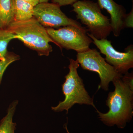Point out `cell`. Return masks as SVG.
Here are the masks:
<instances>
[{
	"instance_id": "8fae6325",
	"label": "cell",
	"mask_w": 133,
	"mask_h": 133,
	"mask_svg": "<svg viewBox=\"0 0 133 133\" xmlns=\"http://www.w3.org/2000/svg\"><path fill=\"white\" fill-rule=\"evenodd\" d=\"M14 21L13 0H0V29L8 28Z\"/></svg>"
},
{
	"instance_id": "ffe728a7",
	"label": "cell",
	"mask_w": 133,
	"mask_h": 133,
	"mask_svg": "<svg viewBox=\"0 0 133 133\" xmlns=\"http://www.w3.org/2000/svg\"><path fill=\"white\" fill-rule=\"evenodd\" d=\"M64 128L65 129V130H66V132H67V133H70V132H69V131H68V129L67 128V125H66V124H65L64 125Z\"/></svg>"
},
{
	"instance_id": "9c48e42d",
	"label": "cell",
	"mask_w": 133,
	"mask_h": 133,
	"mask_svg": "<svg viewBox=\"0 0 133 133\" xmlns=\"http://www.w3.org/2000/svg\"><path fill=\"white\" fill-rule=\"evenodd\" d=\"M97 3L101 9L106 10L110 15L112 32L115 37H118L124 28V20L127 14L125 8L113 0H98Z\"/></svg>"
},
{
	"instance_id": "7a4b0ae2",
	"label": "cell",
	"mask_w": 133,
	"mask_h": 133,
	"mask_svg": "<svg viewBox=\"0 0 133 133\" xmlns=\"http://www.w3.org/2000/svg\"><path fill=\"white\" fill-rule=\"evenodd\" d=\"M8 29L30 49L40 56H48L52 52L50 43L55 44L48 34L46 29L35 18L26 21L12 22Z\"/></svg>"
},
{
	"instance_id": "4fadbf2b",
	"label": "cell",
	"mask_w": 133,
	"mask_h": 133,
	"mask_svg": "<svg viewBox=\"0 0 133 133\" xmlns=\"http://www.w3.org/2000/svg\"><path fill=\"white\" fill-rule=\"evenodd\" d=\"M15 38L16 39V36L9 29H0V59L4 60L6 58L8 44Z\"/></svg>"
},
{
	"instance_id": "6da1fadb",
	"label": "cell",
	"mask_w": 133,
	"mask_h": 133,
	"mask_svg": "<svg viewBox=\"0 0 133 133\" xmlns=\"http://www.w3.org/2000/svg\"><path fill=\"white\" fill-rule=\"evenodd\" d=\"M115 89L109 92L106 105L109 111L102 113L96 109L100 120L109 127L116 125L124 128L127 122L131 121L133 115V90L121 78L112 81Z\"/></svg>"
},
{
	"instance_id": "9a60e30c",
	"label": "cell",
	"mask_w": 133,
	"mask_h": 133,
	"mask_svg": "<svg viewBox=\"0 0 133 133\" xmlns=\"http://www.w3.org/2000/svg\"><path fill=\"white\" fill-rule=\"evenodd\" d=\"M133 5L131 12L127 14L124 20V27L125 28H133Z\"/></svg>"
},
{
	"instance_id": "ac0fdd59",
	"label": "cell",
	"mask_w": 133,
	"mask_h": 133,
	"mask_svg": "<svg viewBox=\"0 0 133 133\" xmlns=\"http://www.w3.org/2000/svg\"><path fill=\"white\" fill-rule=\"evenodd\" d=\"M23 1L29 3H30L33 5L34 6H35L36 5H37L39 3L38 0H23Z\"/></svg>"
},
{
	"instance_id": "e0dca14e",
	"label": "cell",
	"mask_w": 133,
	"mask_h": 133,
	"mask_svg": "<svg viewBox=\"0 0 133 133\" xmlns=\"http://www.w3.org/2000/svg\"><path fill=\"white\" fill-rule=\"evenodd\" d=\"M78 0H51L52 3L59 5V6L72 5Z\"/></svg>"
},
{
	"instance_id": "30bf717a",
	"label": "cell",
	"mask_w": 133,
	"mask_h": 133,
	"mask_svg": "<svg viewBox=\"0 0 133 133\" xmlns=\"http://www.w3.org/2000/svg\"><path fill=\"white\" fill-rule=\"evenodd\" d=\"M14 19L15 21H23L33 17L34 6L23 0H13Z\"/></svg>"
},
{
	"instance_id": "ba28073f",
	"label": "cell",
	"mask_w": 133,
	"mask_h": 133,
	"mask_svg": "<svg viewBox=\"0 0 133 133\" xmlns=\"http://www.w3.org/2000/svg\"><path fill=\"white\" fill-rule=\"evenodd\" d=\"M87 35L92 40V42L100 51L105 55V60L114 67L119 74L123 75L128 72L129 69L133 67V45H129L124 52L116 50L113 47L111 41L107 38L97 39L92 35L87 32Z\"/></svg>"
},
{
	"instance_id": "5bb4252c",
	"label": "cell",
	"mask_w": 133,
	"mask_h": 133,
	"mask_svg": "<svg viewBox=\"0 0 133 133\" xmlns=\"http://www.w3.org/2000/svg\"><path fill=\"white\" fill-rule=\"evenodd\" d=\"M19 59V56L14 53L8 52L6 58L4 60L0 59V85L5 71L9 65L13 62Z\"/></svg>"
},
{
	"instance_id": "3957f363",
	"label": "cell",
	"mask_w": 133,
	"mask_h": 133,
	"mask_svg": "<svg viewBox=\"0 0 133 133\" xmlns=\"http://www.w3.org/2000/svg\"><path fill=\"white\" fill-rule=\"evenodd\" d=\"M69 61V72L65 77V80L62 85L64 99L59 102L57 106L51 107V109L56 112L65 110L68 113L69 109L76 104L91 105L97 109L94 104L93 99L86 90L83 80L78 73L77 69L79 64L76 60L71 58Z\"/></svg>"
},
{
	"instance_id": "52a82bcc",
	"label": "cell",
	"mask_w": 133,
	"mask_h": 133,
	"mask_svg": "<svg viewBox=\"0 0 133 133\" xmlns=\"http://www.w3.org/2000/svg\"><path fill=\"white\" fill-rule=\"evenodd\" d=\"M33 17L45 28H58L72 25L87 31L86 28L68 17L62 12L59 5L53 3H39L34 7Z\"/></svg>"
},
{
	"instance_id": "7c38bea8",
	"label": "cell",
	"mask_w": 133,
	"mask_h": 133,
	"mask_svg": "<svg viewBox=\"0 0 133 133\" xmlns=\"http://www.w3.org/2000/svg\"><path fill=\"white\" fill-rule=\"evenodd\" d=\"M18 103V101L15 100L10 105L7 114L0 122V133H15L17 125L13 122V117Z\"/></svg>"
},
{
	"instance_id": "8992f818",
	"label": "cell",
	"mask_w": 133,
	"mask_h": 133,
	"mask_svg": "<svg viewBox=\"0 0 133 133\" xmlns=\"http://www.w3.org/2000/svg\"><path fill=\"white\" fill-rule=\"evenodd\" d=\"M49 36L59 48L72 50L77 53L88 50L92 40L87 35V31L74 26H67L55 29L46 28Z\"/></svg>"
},
{
	"instance_id": "d6986e66",
	"label": "cell",
	"mask_w": 133,
	"mask_h": 133,
	"mask_svg": "<svg viewBox=\"0 0 133 133\" xmlns=\"http://www.w3.org/2000/svg\"><path fill=\"white\" fill-rule=\"evenodd\" d=\"M50 0H38L39 3L48 2Z\"/></svg>"
},
{
	"instance_id": "277c9868",
	"label": "cell",
	"mask_w": 133,
	"mask_h": 133,
	"mask_svg": "<svg viewBox=\"0 0 133 133\" xmlns=\"http://www.w3.org/2000/svg\"><path fill=\"white\" fill-rule=\"evenodd\" d=\"M77 19L86 26L87 32L97 39L107 38L112 32L110 19L104 15L97 3L78 1L72 5Z\"/></svg>"
},
{
	"instance_id": "2e32d148",
	"label": "cell",
	"mask_w": 133,
	"mask_h": 133,
	"mask_svg": "<svg viewBox=\"0 0 133 133\" xmlns=\"http://www.w3.org/2000/svg\"><path fill=\"white\" fill-rule=\"evenodd\" d=\"M128 85L131 90H133V75L132 73H127L124 74V76L121 78Z\"/></svg>"
},
{
	"instance_id": "5b68a950",
	"label": "cell",
	"mask_w": 133,
	"mask_h": 133,
	"mask_svg": "<svg viewBox=\"0 0 133 133\" xmlns=\"http://www.w3.org/2000/svg\"><path fill=\"white\" fill-rule=\"evenodd\" d=\"M76 60L84 70L98 74L101 79L99 87L104 90H109L110 82L123 76L107 62L96 49H90L85 52L77 53Z\"/></svg>"
}]
</instances>
